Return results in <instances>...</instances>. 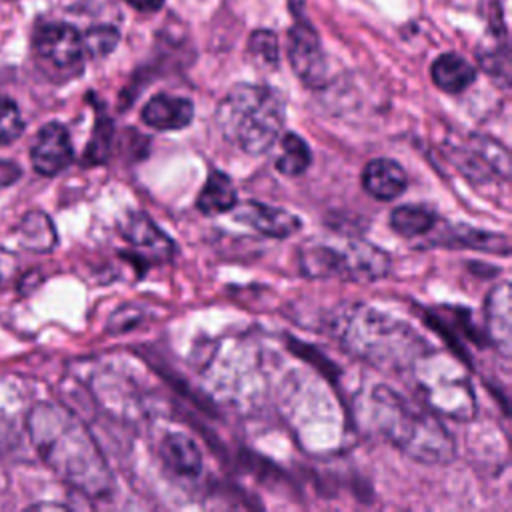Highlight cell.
Listing matches in <instances>:
<instances>
[{"mask_svg":"<svg viewBox=\"0 0 512 512\" xmlns=\"http://www.w3.org/2000/svg\"><path fill=\"white\" fill-rule=\"evenodd\" d=\"M16 242L28 252H50L58 242L56 228L50 216L42 210H30L28 214H24L16 228Z\"/></svg>","mask_w":512,"mask_h":512,"instance_id":"d6986e66","label":"cell"},{"mask_svg":"<svg viewBox=\"0 0 512 512\" xmlns=\"http://www.w3.org/2000/svg\"><path fill=\"white\" fill-rule=\"evenodd\" d=\"M430 76H432V82L442 92L460 94L476 80V70L466 58L454 52H446L432 62Z\"/></svg>","mask_w":512,"mask_h":512,"instance_id":"e0dca14e","label":"cell"},{"mask_svg":"<svg viewBox=\"0 0 512 512\" xmlns=\"http://www.w3.org/2000/svg\"><path fill=\"white\" fill-rule=\"evenodd\" d=\"M362 186L376 200H392L406 190L408 176L398 162L390 158H374L364 166Z\"/></svg>","mask_w":512,"mask_h":512,"instance_id":"5bb4252c","label":"cell"},{"mask_svg":"<svg viewBox=\"0 0 512 512\" xmlns=\"http://www.w3.org/2000/svg\"><path fill=\"white\" fill-rule=\"evenodd\" d=\"M120 40V32L114 26H92L82 34V44H84V52L94 56V58H102L106 54H110Z\"/></svg>","mask_w":512,"mask_h":512,"instance_id":"cb8c5ba5","label":"cell"},{"mask_svg":"<svg viewBox=\"0 0 512 512\" xmlns=\"http://www.w3.org/2000/svg\"><path fill=\"white\" fill-rule=\"evenodd\" d=\"M416 392L436 414L452 420H470L476 414V396L470 376L452 352L424 350L410 364Z\"/></svg>","mask_w":512,"mask_h":512,"instance_id":"5b68a950","label":"cell"},{"mask_svg":"<svg viewBox=\"0 0 512 512\" xmlns=\"http://www.w3.org/2000/svg\"><path fill=\"white\" fill-rule=\"evenodd\" d=\"M510 286L508 282L498 284L490 290L486 298V330L492 344L500 350V354H510L512 340V314H510Z\"/></svg>","mask_w":512,"mask_h":512,"instance_id":"2e32d148","label":"cell"},{"mask_svg":"<svg viewBox=\"0 0 512 512\" xmlns=\"http://www.w3.org/2000/svg\"><path fill=\"white\" fill-rule=\"evenodd\" d=\"M140 118L156 130H182L194 118V104L184 96L156 94L144 104Z\"/></svg>","mask_w":512,"mask_h":512,"instance_id":"4fadbf2b","label":"cell"},{"mask_svg":"<svg viewBox=\"0 0 512 512\" xmlns=\"http://www.w3.org/2000/svg\"><path fill=\"white\" fill-rule=\"evenodd\" d=\"M24 130L22 114L16 102L0 94V146L14 142Z\"/></svg>","mask_w":512,"mask_h":512,"instance_id":"d4e9b609","label":"cell"},{"mask_svg":"<svg viewBox=\"0 0 512 512\" xmlns=\"http://www.w3.org/2000/svg\"><path fill=\"white\" fill-rule=\"evenodd\" d=\"M74 158V148L70 134L64 124L48 122L36 134L30 150L32 166L42 176H56L70 166Z\"/></svg>","mask_w":512,"mask_h":512,"instance_id":"30bf717a","label":"cell"},{"mask_svg":"<svg viewBox=\"0 0 512 512\" xmlns=\"http://www.w3.org/2000/svg\"><path fill=\"white\" fill-rule=\"evenodd\" d=\"M236 202H238V194L232 180L226 174L214 170L206 178L196 198V208L202 214H222V212H230Z\"/></svg>","mask_w":512,"mask_h":512,"instance_id":"ffe728a7","label":"cell"},{"mask_svg":"<svg viewBox=\"0 0 512 512\" xmlns=\"http://www.w3.org/2000/svg\"><path fill=\"white\" fill-rule=\"evenodd\" d=\"M294 14V24L288 30V60L302 84L310 88H320L328 80V64L320 46L318 32L314 26L302 18L300 8L292 0L288 2Z\"/></svg>","mask_w":512,"mask_h":512,"instance_id":"52a82bcc","label":"cell"},{"mask_svg":"<svg viewBox=\"0 0 512 512\" xmlns=\"http://www.w3.org/2000/svg\"><path fill=\"white\" fill-rule=\"evenodd\" d=\"M120 228L124 238L134 246L136 256L144 258V262H164L176 252L174 242L144 212H130Z\"/></svg>","mask_w":512,"mask_h":512,"instance_id":"7c38bea8","label":"cell"},{"mask_svg":"<svg viewBox=\"0 0 512 512\" xmlns=\"http://www.w3.org/2000/svg\"><path fill=\"white\" fill-rule=\"evenodd\" d=\"M456 168L470 180L486 182L492 178L508 180L510 176V154L498 142L482 134L466 136L464 144H458L450 152Z\"/></svg>","mask_w":512,"mask_h":512,"instance_id":"ba28073f","label":"cell"},{"mask_svg":"<svg viewBox=\"0 0 512 512\" xmlns=\"http://www.w3.org/2000/svg\"><path fill=\"white\" fill-rule=\"evenodd\" d=\"M230 212H232L234 220H238L270 238H288L302 228V220L296 214H292L290 210H284L278 206H268V204H262L256 200L236 202Z\"/></svg>","mask_w":512,"mask_h":512,"instance_id":"8fae6325","label":"cell"},{"mask_svg":"<svg viewBox=\"0 0 512 512\" xmlns=\"http://www.w3.org/2000/svg\"><path fill=\"white\" fill-rule=\"evenodd\" d=\"M436 224V214L432 208L422 204H402L392 210L390 226L396 234L404 238H418L428 234Z\"/></svg>","mask_w":512,"mask_h":512,"instance_id":"44dd1931","label":"cell"},{"mask_svg":"<svg viewBox=\"0 0 512 512\" xmlns=\"http://www.w3.org/2000/svg\"><path fill=\"white\" fill-rule=\"evenodd\" d=\"M124 2H128L130 6H134L140 12H156L164 4V0H124Z\"/></svg>","mask_w":512,"mask_h":512,"instance_id":"f1b7e54d","label":"cell"},{"mask_svg":"<svg viewBox=\"0 0 512 512\" xmlns=\"http://www.w3.org/2000/svg\"><path fill=\"white\" fill-rule=\"evenodd\" d=\"M34 52L40 62L64 78L82 72L86 54L82 34L74 26L62 22H48L36 28Z\"/></svg>","mask_w":512,"mask_h":512,"instance_id":"8992f818","label":"cell"},{"mask_svg":"<svg viewBox=\"0 0 512 512\" xmlns=\"http://www.w3.org/2000/svg\"><path fill=\"white\" fill-rule=\"evenodd\" d=\"M282 96L260 84H236L216 108L222 136L250 156L268 152L284 128Z\"/></svg>","mask_w":512,"mask_h":512,"instance_id":"277c9868","label":"cell"},{"mask_svg":"<svg viewBox=\"0 0 512 512\" xmlns=\"http://www.w3.org/2000/svg\"><path fill=\"white\" fill-rule=\"evenodd\" d=\"M310 160H312V154L308 144L292 132L284 134L280 144V154L276 160V170L282 172L284 176H300L308 170Z\"/></svg>","mask_w":512,"mask_h":512,"instance_id":"7402d4cb","label":"cell"},{"mask_svg":"<svg viewBox=\"0 0 512 512\" xmlns=\"http://www.w3.org/2000/svg\"><path fill=\"white\" fill-rule=\"evenodd\" d=\"M340 344L380 370H402L426 350V342L406 322L372 306L348 304L330 320Z\"/></svg>","mask_w":512,"mask_h":512,"instance_id":"7a4b0ae2","label":"cell"},{"mask_svg":"<svg viewBox=\"0 0 512 512\" xmlns=\"http://www.w3.org/2000/svg\"><path fill=\"white\" fill-rule=\"evenodd\" d=\"M162 462L184 478H194L202 470V452L186 432H168L158 446Z\"/></svg>","mask_w":512,"mask_h":512,"instance_id":"9a60e30c","label":"cell"},{"mask_svg":"<svg viewBox=\"0 0 512 512\" xmlns=\"http://www.w3.org/2000/svg\"><path fill=\"white\" fill-rule=\"evenodd\" d=\"M110 140H112V122L106 118H100L94 130V138L90 140V146L86 150V158L92 162H102L108 156Z\"/></svg>","mask_w":512,"mask_h":512,"instance_id":"484cf974","label":"cell"},{"mask_svg":"<svg viewBox=\"0 0 512 512\" xmlns=\"http://www.w3.org/2000/svg\"><path fill=\"white\" fill-rule=\"evenodd\" d=\"M26 428L36 452L60 480L88 498L112 492V472L96 440L72 412L40 402L28 412Z\"/></svg>","mask_w":512,"mask_h":512,"instance_id":"6da1fadb","label":"cell"},{"mask_svg":"<svg viewBox=\"0 0 512 512\" xmlns=\"http://www.w3.org/2000/svg\"><path fill=\"white\" fill-rule=\"evenodd\" d=\"M434 244L452 246V248H472V250H482V252H492V254H502V256L510 254V246H508L506 236L486 232V230H478V228H472L468 224H460V226L450 228L446 234L438 236L434 240Z\"/></svg>","mask_w":512,"mask_h":512,"instance_id":"ac0fdd59","label":"cell"},{"mask_svg":"<svg viewBox=\"0 0 512 512\" xmlns=\"http://www.w3.org/2000/svg\"><path fill=\"white\" fill-rule=\"evenodd\" d=\"M336 276L354 282H374L390 272V254L366 240H350L344 250L334 248Z\"/></svg>","mask_w":512,"mask_h":512,"instance_id":"9c48e42d","label":"cell"},{"mask_svg":"<svg viewBox=\"0 0 512 512\" xmlns=\"http://www.w3.org/2000/svg\"><path fill=\"white\" fill-rule=\"evenodd\" d=\"M22 174V168L12 160H0V190L14 184Z\"/></svg>","mask_w":512,"mask_h":512,"instance_id":"83f0119b","label":"cell"},{"mask_svg":"<svg viewBox=\"0 0 512 512\" xmlns=\"http://www.w3.org/2000/svg\"><path fill=\"white\" fill-rule=\"evenodd\" d=\"M16 266H18L16 256L0 248V288L12 280V276L16 274Z\"/></svg>","mask_w":512,"mask_h":512,"instance_id":"4316f807","label":"cell"},{"mask_svg":"<svg viewBox=\"0 0 512 512\" xmlns=\"http://www.w3.org/2000/svg\"><path fill=\"white\" fill-rule=\"evenodd\" d=\"M248 56L260 68H276L280 62L278 38L272 30H254L248 38Z\"/></svg>","mask_w":512,"mask_h":512,"instance_id":"603a6c76","label":"cell"},{"mask_svg":"<svg viewBox=\"0 0 512 512\" xmlns=\"http://www.w3.org/2000/svg\"><path fill=\"white\" fill-rule=\"evenodd\" d=\"M370 412L380 434L412 460L450 464L456 458V442L440 418L390 386L372 388Z\"/></svg>","mask_w":512,"mask_h":512,"instance_id":"3957f363","label":"cell"}]
</instances>
